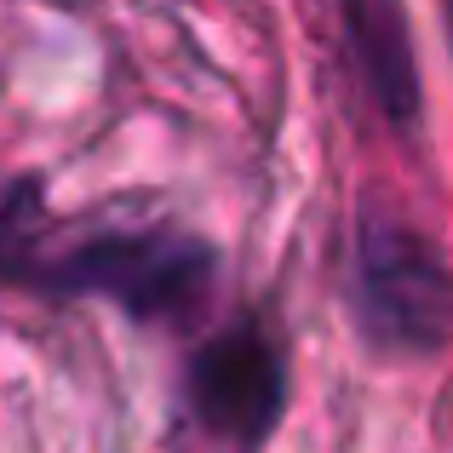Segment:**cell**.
<instances>
[{
    "label": "cell",
    "mask_w": 453,
    "mask_h": 453,
    "mask_svg": "<svg viewBox=\"0 0 453 453\" xmlns=\"http://www.w3.org/2000/svg\"><path fill=\"white\" fill-rule=\"evenodd\" d=\"M356 327L385 356H436L453 344V270L402 219H362L350 258Z\"/></svg>",
    "instance_id": "2"
},
{
    "label": "cell",
    "mask_w": 453,
    "mask_h": 453,
    "mask_svg": "<svg viewBox=\"0 0 453 453\" xmlns=\"http://www.w3.org/2000/svg\"><path fill=\"white\" fill-rule=\"evenodd\" d=\"M184 402L207 436H219L224 448L258 453L288 408V362L276 339L253 321L212 333L184 367Z\"/></svg>",
    "instance_id": "3"
},
{
    "label": "cell",
    "mask_w": 453,
    "mask_h": 453,
    "mask_svg": "<svg viewBox=\"0 0 453 453\" xmlns=\"http://www.w3.org/2000/svg\"><path fill=\"white\" fill-rule=\"evenodd\" d=\"M339 6L367 98L385 110V121L413 127L419 121V64H413V35L402 0H339Z\"/></svg>",
    "instance_id": "4"
},
{
    "label": "cell",
    "mask_w": 453,
    "mask_h": 453,
    "mask_svg": "<svg viewBox=\"0 0 453 453\" xmlns=\"http://www.w3.org/2000/svg\"><path fill=\"white\" fill-rule=\"evenodd\" d=\"M0 276L69 293V299H115L138 321H173L201 310V299L212 293V247L178 230L92 235L69 253L0 258Z\"/></svg>",
    "instance_id": "1"
}]
</instances>
